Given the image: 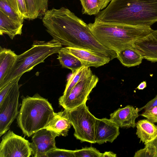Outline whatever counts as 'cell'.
Instances as JSON below:
<instances>
[{
	"instance_id": "8",
	"label": "cell",
	"mask_w": 157,
	"mask_h": 157,
	"mask_svg": "<svg viewBox=\"0 0 157 157\" xmlns=\"http://www.w3.org/2000/svg\"><path fill=\"white\" fill-rule=\"evenodd\" d=\"M98 81V78L93 74L85 78L75 85L66 98L59 101V105L68 110L86 103L89 95Z\"/></svg>"
},
{
	"instance_id": "15",
	"label": "cell",
	"mask_w": 157,
	"mask_h": 157,
	"mask_svg": "<svg viewBox=\"0 0 157 157\" xmlns=\"http://www.w3.org/2000/svg\"><path fill=\"white\" fill-rule=\"evenodd\" d=\"M72 125L67 110L64 109L63 111L55 113L52 119L45 128L55 132L59 136H66Z\"/></svg>"
},
{
	"instance_id": "26",
	"label": "cell",
	"mask_w": 157,
	"mask_h": 157,
	"mask_svg": "<svg viewBox=\"0 0 157 157\" xmlns=\"http://www.w3.org/2000/svg\"><path fill=\"white\" fill-rule=\"evenodd\" d=\"M102 153L96 149L92 147H85L74 150L75 157H101Z\"/></svg>"
},
{
	"instance_id": "28",
	"label": "cell",
	"mask_w": 157,
	"mask_h": 157,
	"mask_svg": "<svg viewBox=\"0 0 157 157\" xmlns=\"http://www.w3.org/2000/svg\"><path fill=\"white\" fill-rule=\"evenodd\" d=\"M141 115L152 122H157V105L145 110Z\"/></svg>"
},
{
	"instance_id": "13",
	"label": "cell",
	"mask_w": 157,
	"mask_h": 157,
	"mask_svg": "<svg viewBox=\"0 0 157 157\" xmlns=\"http://www.w3.org/2000/svg\"><path fill=\"white\" fill-rule=\"evenodd\" d=\"M139 109L127 105L119 108L110 115V119L115 123L119 128H135L136 119L139 116Z\"/></svg>"
},
{
	"instance_id": "14",
	"label": "cell",
	"mask_w": 157,
	"mask_h": 157,
	"mask_svg": "<svg viewBox=\"0 0 157 157\" xmlns=\"http://www.w3.org/2000/svg\"><path fill=\"white\" fill-rule=\"evenodd\" d=\"M135 47L141 53L143 59L152 62H157V30L135 43Z\"/></svg>"
},
{
	"instance_id": "9",
	"label": "cell",
	"mask_w": 157,
	"mask_h": 157,
	"mask_svg": "<svg viewBox=\"0 0 157 157\" xmlns=\"http://www.w3.org/2000/svg\"><path fill=\"white\" fill-rule=\"evenodd\" d=\"M32 155L30 143L9 130L2 137L0 157H29Z\"/></svg>"
},
{
	"instance_id": "27",
	"label": "cell",
	"mask_w": 157,
	"mask_h": 157,
	"mask_svg": "<svg viewBox=\"0 0 157 157\" xmlns=\"http://www.w3.org/2000/svg\"><path fill=\"white\" fill-rule=\"evenodd\" d=\"M45 157H75L74 151L56 148L48 152Z\"/></svg>"
},
{
	"instance_id": "11",
	"label": "cell",
	"mask_w": 157,
	"mask_h": 157,
	"mask_svg": "<svg viewBox=\"0 0 157 157\" xmlns=\"http://www.w3.org/2000/svg\"><path fill=\"white\" fill-rule=\"evenodd\" d=\"M65 49L77 58L82 66L98 67L111 60L109 56L101 52L87 48L66 47Z\"/></svg>"
},
{
	"instance_id": "12",
	"label": "cell",
	"mask_w": 157,
	"mask_h": 157,
	"mask_svg": "<svg viewBox=\"0 0 157 157\" xmlns=\"http://www.w3.org/2000/svg\"><path fill=\"white\" fill-rule=\"evenodd\" d=\"M120 134L119 127L110 119L96 118L95 125V143H112Z\"/></svg>"
},
{
	"instance_id": "1",
	"label": "cell",
	"mask_w": 157,
	"mask_h": 157,
	"mask_svg": "<svg viewBox=\"0 0 157 157\" xmlns=\"http://www.w3.org/2000/svg\"><path fill=\"white\" fill-rule=\"evenodd\" d=\"M42 21L47 32L62 45L97 51L108 56L111 60L117 57L116 52L98 41L88 24L67 8L62 7L48 10Z\"/></svg>"
},
{
	"instance_id": "32",
	"label": "cell",
	"mask_w": 157,
	"mask_h": 157,
	"mask_svg": "<svg viewBox=\"0 0 157 157\" xmlns=\"http://www.w3.org/2000/svg\"><path fill=\"white\" fill-rule=\"evenodd\" d=\"M116 154L112 152L106 151L102 153L101 157H116Z\"/></svg>"
},
{
	"instance_id": "25",
	"label": "cell",
	"mask_w": 157,
	"mask_h": 157,
	"mask_svg": "<svg viewBox=\"0 0 157 157\" xmlns=\"http://www.w3.org/2000/svg\"><path fill=\"white\" fill-rule=\"evenodd\" d=\"M12 8L20 17L27 20V13L24 0H7Z\"/></svg>"
},
{
	"instance_id": "3",
	"label": "cell",
	"mask_w": 157,
	"mask_h": 157,
	"mask_svg": "<svg viewBox=\"0 0 157 157\" xmlns=\"http://www.w3.org/2000/svg\"><path fill=\"white\" fill-rule=\"evenodd\" d=\"M88 25L101 44L116 52L134 45L153 30L150 26L105 22L95 19L93 23Z\"/></svg>"
},
{
	"instance_id": "30",
	"label": "cell",
	"mask_w": 157,
	"mask_h": 157,
	"mask_svg": "<svg viewBox=\"0 0 157 157\" xmlns=\"http://www.w3.org/2000/svg\"><path fill=\"white\" fill-rule=\"evenodd\" d=\"M144 144L154 153L155 157H157V135L152 140Z\"/></svg>"
},
{
	"instance_id": "22",
	"label": "cell",
	"mask_w": 157,
	"mask_h": 157,
	"mask_svg": "<svg viewBox=\"0 0 157 157\" xmlns=\"http://www.w3.org/2000/svg\"><path fill=\"white\" fill-rule=\"evenodd\" d=\"M58 59L62 67L70 69L72 73L82 66L80 61L64 48H62L58 52Z\"/></svg>"
},
{
	"instance_id": "10",
	"label": "cell",
	"mask_w": 157,
	"mask_h": 157,
	"mask_svg": "<svg viewBox=\"0 0 157 157\" xmlns=\"http://www.w3.org/2000/svg\"><path fill=\"white\" fill-rule=\"evenodd\" d=\"M58 136H59L57 133L46 128L37 131L30 143L32 155L34 157H45L48 152L56 148L55 139Z\"/></svg>"
},
{
	"instance_id": "2",
	"label": "cell",
	"mask_w": 157,
	"mask_h": 157,
	"mask_svg": "<svg viewBox=\"0 0 157 157\" xmlns=\"http://www.w3.org/2000/svg\"><path fill=\"white\" fill-rule=\"evenodd\" d=\"M95 19L105 22L151 27L157 22V0H111Z\"/></svg>"
},
{
	"instance_id": "21",
	"label": "cell",
	"mask_w": 157,
	"mask_h": 157,
	"mask_svg": "<svg viewBox=\"0 0 157 157\" xmlns=\"http://www.w3.org/2000/svg\"><path fill=\"white\" fill-rule=\"evenodd\" d=\"M92 74L89 67L84 66H82L72 73L68 80L63 94L59 98V101H61L66 98L75 85L80 81Z\"/></svg>"
},
{
	"instance_id": "34",
	"label": "cell",
	"mask_w": 157,
	"mask_h": 157,
	"mask_svg": "<svg viewBox=\"0 0 157 157\" xmlns=\"http://www.w3.org/2000/svg\"><path fill=\"white\" fill-rule=\"evenodd\" d=\"M101 2L102 9H104L106 7L107 5L109 4V0H99Z\"/></svg>"
},
{
	"instance_id": "17",
	"label": "cell",
	"mask_w": 157,
	"mask_h": 157,
	"mask_svg": "<svg viewBox=\"0 0 157 157\" xmlns=\"http://www.w3.org/2000/svg\"><path fill=\"white\" fill-rule=\"evenodd\" d=\"M23 23L15 21L0 11V34L7 35L13 40L17 35L22 33Z\"/></svg>"
},
{
	"instance_id": "4",
	"label": "cell",
	"mask_w": 157,
	"mask_h": 157,
	"mask_svg": "<svg viewBox=\"0 0 157 157\" xmlns=\"http://www.w3.org/2000/svg\"><path fill=\"white\" fill-rule=\"evenodd\" d=\"M55 113L48 99L36 94L22 99L17 117V123L24 134L29 137L45 128L52 119Z\"/></svg>"
},
{
	"instance_id": "20",
	"label": "cell",
	"mask_w": 157,
	"mask_h": 157,
	"mask_svg": "<svg viewBox=\"0 0 157 157\" xmlns=\"http://www.w3.org/2000/svg\"><path fill=\"white\" fill-rule=\"evenodd\" d=\"M27 20H33L43 16L48 10V0H24Z\"/></svg>"
},
{
	"instance_id": "33",
	"label": "cell",
	"mask_w": 157,
	"mask_h": 157,
	"mask_svg": "<svg viewBox=\"0 0 157 157\" xmlns=\"http://www.w3.org/2000/svg\"><path fill=\"white\" fill-rule=\"evenodd\" d=\"M146 81H144L140 83L137 87V89L139 90H142L146 88Z\"/></svg>"
},
{
	"instance_id": "16",
	"label": "cell",
	"mask_w": 157,
	"mask_h": 157,
	"mask_svg": "<svg viewBox=\"0 0 157 157\" xmlns=\"http://www.w3.org/2000/svg\"><path fill=\"white\" fill-rule=\"evenodd\" d=\"M116 53L117 58L122 65L128 67L139 65L143 59L135 45L126 47Z\"/></svg>"
},
{
	"instance_id": "18",
	"label": "cell",
	"mask_w": 157,
	"mask_h": 157,
	"mask_svg": "<svg viewBox=\"0 0 157 157\" xmlns=\"http://www.w3.org/2000/svg\"><path fill=\"white\" fill-rule=\"evenodd\" d=\"M17 56L10 49L0 48V84L11 71L16 61Z\"/></svg>"
},
{
	"instance_id": "29",
	"label": "cell",
	"mask_w": 157,
	"mask_h": 157,
	"mask_svg": "<svg viewBox=\"0 0 157 157\" xmlns=\"http://www.w3.org/2000/svg\"><path fill=\"white\" fill-rule=\"evenodd\" d=\"M134 157H155L154 153L147 147H145L135 153Z\"/></svg>"
},
{
	"instance_id": "7",
	"label": "cell",
	"mask_w": 157,
	"mask_h": 157,
	"mask_svg": "<svg viewBox=\"0 0 157 157\" xmlns=\"http://www.w3.org/2000/svg\"><path fill=\"white\" fill-rule=\"evenodd\" d=\"M21 77L13 80L5 98L0 103V136L6 132L18 115L20 94L18 82Z\"/></svg>"
},
{
	"instance_id": "31",
	"label": "cell",
	"mask_w": 157,
	"mask_h": 157,
	"mask_svg": "<svg viewBox=\"0 0 157 157\" xmlns=\"http://www.w3.org/2000/svg\"><path fill=\"white\" fill-rule=\"evenodd\" d=\"M156 105H157V95L154 98L148 102L144 106L139 109V111L142 109H144L146 110Z\"/></svg>"
},
{
	"instance_id": "6",
	"label": "cell",
	"mask_w": 157,
	"mask_h": 157,
	"mask_svg": "<svg viewBox=\"0 0 157 157\" xmlns=\"http://www.w3.org/2000/svg\"><path fill=\"white\" fill-rule=\"evenodd\" d=\"M67 110L75 130V137L82 142L95 143L94 130L96 118L90 112L86 103Z\"/></svg>"
},
{
	"instance_id": "5",
	"label": "cell",
	"mask_w": 157,
	"mask_h": 157,
	"mask_svg": "<svg viewBox=\"0 0 157 157\" xmlns=\"http://www.w3.org/2000/svg\"><path fill=\"white\" fill-rule=\"evenodd\" d=\"M62 45L56 40L48 41L35 40L29 50L17 56L15 64L11 71L0 84V89L15 78L21 77L38 64L44 62L48 56L58 53Z\"/></svg>"
},
{
	"instance_id": "24",
	"label": "cell",
	"mask_w": 157,
	"mask_h": 157,
	"mask_svg": "<svg viewBox=\"0 0 157 157\" xmlns=\"http://www.w3.org/2000/svg\"><path fill=\"white\" fill-rule=\"evenodd\" d=\"M0 11L12 19L23 23L24 20L12 8L7 0H0Z\"/></svg>"
},
{
	"instance_id": "23",
	"label": "cell",
	"mask_w": 157,
	"mask_h": 157,
	"mask_svg": "<svg viewBox=\"0 0 157 157\" xmlns=\"http://www.w3.org/2000/svg\"><path fill=\"white\" fill-rule=\"evenodd\" d=\"M82 13L90 15H97L103 9L99 0H80Z\"/></svg>"
},
{
	"instance_id": "19",
	"label": "cell",
	"mask_w": 157,
	"mask_h": 157,
	"mask_svg": "<svg viewBox=\"0 0 157 157\" xmlns=\"http://www.w3.org/2000/svg\"><path fill=\"white\" fill-rule=\"evenodd\" d=\"M136 126V134L140 142L144 144L152 140L157 135V126L148 119L139 121Z\"/></svg>"
}]
</instances>
